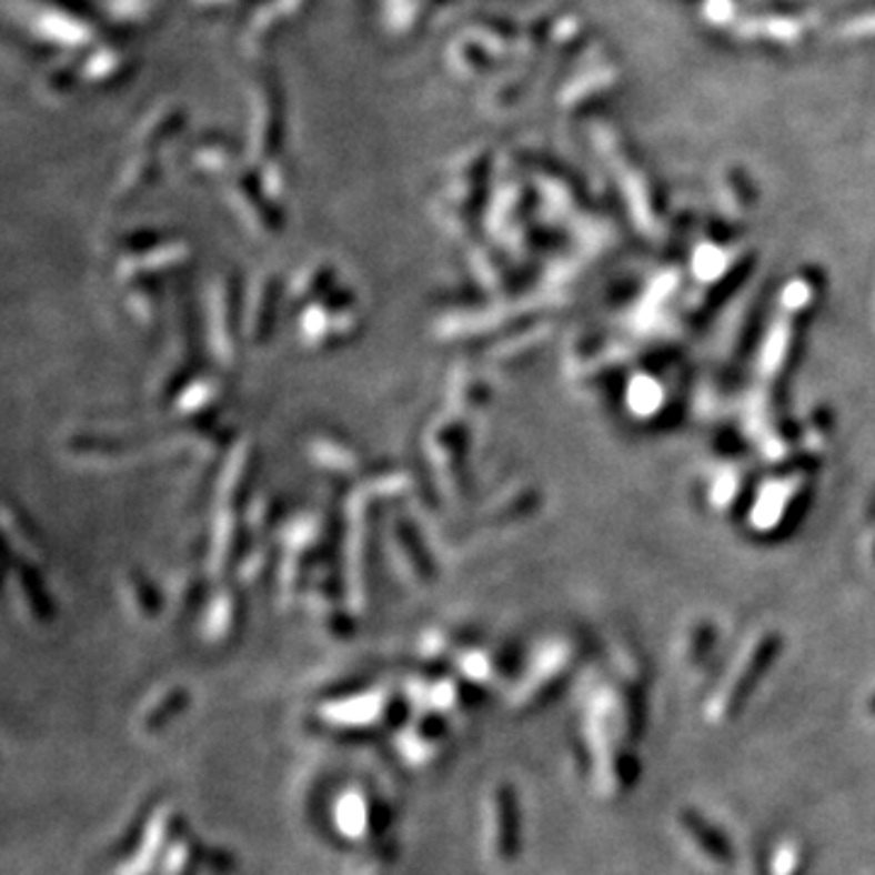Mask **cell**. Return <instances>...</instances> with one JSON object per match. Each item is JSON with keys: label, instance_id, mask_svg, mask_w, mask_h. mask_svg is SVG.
Instances as JSON below:
<instances>
[{"label": "cell", "instance_id": "7a4b0ae2", "mask_svg": "<svg viewBox=\"0 0 875 875\" xmlns=\"http://www.w3.org/2000/svg\"><path fill=\"white\" fill-rule=\"evenodd\" d=\"M678 832L684 834V842L696 854L705 866L723 868L730 861V846L720 839L723 834H717L711 825L696 815H678Z\"/></svg>", "mask_w": 875, "mask_h": 875}, {"label": "cell", "instance_id": "5b68a950", "mask_svg": "<svg viewBox=\"0 0 875 875\" xmlns=\"http://www.w3.org/2000/svg\"><path fill=\"white\" fill-rule=\"evenodd\" d=\"M241 623L239 615V601L234 596H222L208 615V637L219 642L227 640L234 633V627Z\"/></svg>", "mask_w": 875, "mask_h": 875}, {"label": "cell", "instance_id": "ba28073f", "mask_svg": "<svg viewBox=\"0 0 875 875\" xmlns=\"http://www.w3.org/2000/svg\"><path fill=\"white\" fill-rule=\"evenodd\" d=\"M180 255H183V253H159V259H163V263H178ZM153 263H157V253H147L144 259H141V265H144V270H151Z\"/></svg>", "mask_w": 875, "mask_h": 875}, {"label": "cell", "instance_id": "277c9868", "mask_svg": "<svg viewBox=\"0 0 875 875\" xmlns=\"http://www.w3.org/2000/svg\"><path fill=\"white\" fill-rule=\"evenodd\" d=\"M372 815L368 797L363 793H345L336 807V825L349 839H363L368 832V817Z\"/></svg>", "mask_w": 875, "mask_h": 875}, {"label": "cell", "instance_id": "52a82bcc", "mask_svg": "<svg viewBox=\"0 0 875 875\" xmlns=\"http://www.w3.org/2000/svg\"><path fill=\"white\" fill-rule=\"evenodd\" d=\"M149 584L151 582H147V579L141 574H132L130 582H127V591H130L132 606H137V611L141 615H151L153 611H159V603H153V589Z\"/></svg>", "mask_w": 875, "mask_h": 875}, {"label": "cell", "instance_id": "6da1fadb", "mask_svg": "<svg viewBox=\"0 0 875 875\" xmlns=\"http://www.w3.org/2000/svg\"><path fill=\"white\" fill-rule=\"evenodd\" d=\"M489 827H486V839H489V852L499 861V864H509V861L516 858L519 854V803L516 795L509 786H499L492 795H489Z\"/></svg>", "mask_w": 875, "mask_h": 875}, {"label": "cell", "instance_id": "8992f818", "mask_svg": "<svg viewBox=\"0 0 875 875\" xmlns=\"http://www.w3.org/2000/svg\"><path fill=\"white\" fill-rule=\"evenodd\" d=\"M185 705H188V693L183 688L165 691L163 696L157 698V703L144 711V730L147 732L161 730L165 723H169V717L178 715Z\"/></svg>", "mask_w": 875, "mask_h": 875}, {"label": "cell", "instance_id": "3957f363", "mask_svg": "<svg viewBox=\"0 0 875 875\" xmlns=\"http://www.w3.org/2000/svg\"><path fill=\"white\" fill-rule=\"evenodd\" d=\"M384 701L380 696H358L351 703H333L329 705L324 715L326 723L343 725V727H365L382 717Z\"/></svg>", "mask_w": 875, "mask_h": 875}]
</instances>
